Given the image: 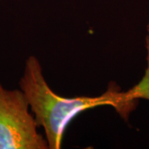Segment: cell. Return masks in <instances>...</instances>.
Listing matches in <instances>:
<instances>
[{"label": "cell", "mask_w": 149, "mask_h": 149, "mask_svg": "<svg viewBox=\"0 0 149 149\" xmlns=\"http://www.w3.org/2000/svg\"><path fill=\"white\" fill-rule=\"evenodd\" d=\"M19 86L29 103L38 128H42L45 132L49 149L61 148L69 123L85 110L109 105L128 121L139 103L128 91H120L117 85L109 86L100 96L60 95L47 84L41 62L35 56H30L26 60Z\"/></svg>", "instance_id": "obj_1"}, {"label": "cell", "mask_w": 149, "mask_h": 149, "mask_svg": "<svg viewBox=\"0 0 149 149\" xmlns=\"http://www.w3.org/2000/svg\"><path fill=\"white\" fill-rule=\"evenodd\" d=\"M29 109L21 90L6 89L0 82V149H49Z\"/></svg>", "instance_id": "obj_2"}, {"label": "cell", "mask_w": 149, "mask_h": 149, "mask_svg": "<svg viewBox=\"0 0 149 149\" xmlns=\"http://www.w3.org/2000/svg\"><path fill=\"white\" fill-rule=\"evenodd\" d=\"M133 99L149 100V67L147 66L143 79L136 85L128 90Z\"/></svg>", "instance_id": "obj_3"}, {"label": "cell", "mask_w": 149, "mask_h": 149, "mask_svg": "<svg viewBox=\"0 0 149 149\" xmlns=\"http://www.w3.org/2000/svg\"><path fill=\"white\" fill-rule=\"evenodd\" d=\"M145 47L147 51V66L149 67V22L147 25V35L145 40Z\"/></svg>", "instance_id": "obj_4"}]
</instances>
